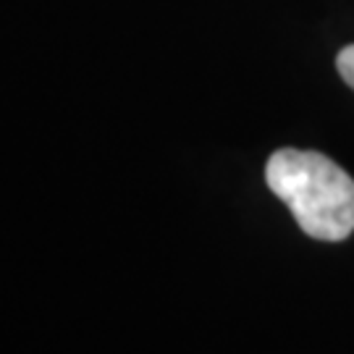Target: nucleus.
Instances as JSON below:
<instances>
[{
  "label": "nucleus",
  "instance_id": "obj_1",
  "mask_svg": "<svg viewBox=\"0 0 354 354\" xmlns=\"http://www.w3.org/2000/svg\"><path fill=\"white\" fill-rule=\"evenodd\" d=\"M266 181L307 236L342 241L354 231V178L326 155L283 147L270 155Z\"/></svg>",
  "mask_w": 354,
  "mask_h": 354
},
{
  "label": "nucleus",
  "instance_id": "obj_2",
  "mask_svg": "<svg viewBox=\"0 0 354 354\" xmlns=\"http://www.w3.org/2000/svg\"><path fill=\"white\" fill-rule=\"evenodd\" d=\"M336 66H339V74H342L344 82L354 89V45H349V48H344V50L339 53Z\"/></svg>",
  "mask_w": 354,
  "mask_h": 354
}]
</instances>
